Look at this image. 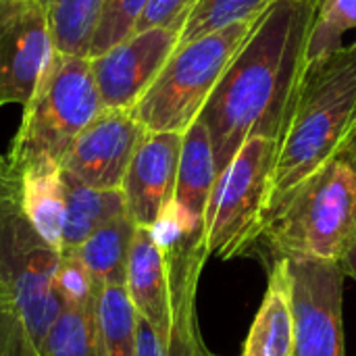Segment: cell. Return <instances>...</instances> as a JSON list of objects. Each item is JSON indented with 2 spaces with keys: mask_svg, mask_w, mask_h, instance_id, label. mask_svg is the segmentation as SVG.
<instances>
[{
  "mask_svg": "<svg viewBox=\"0 0 356 356\" xmlns=\"http://www.w3.org/2000/svg\"><path fill=\"white\" fill-rule=\"evenodd\" d=\"M104 111L88 56L56 52L25 104L21 127L6 156L23 175L31 169H60L75 138Z\"/></svg>",
  "mask_w": 356,
  "mask_h": 356,
  "instance_id": "obj_3",
  "label": "cell"
},
{
  "mask_svg": "<svg viewBox=\"0 0 356 356\" xmlns=\"http://www.w3.org/2000/svg\"><path fill=\"white\" fill-rule=\"evenodd\" d=\"M35 356H104L96 321V296L83 307H65Z\"/></svg>",
  "mask_w": 356,
  "mask_h": 356,
  "instance_id": "obj_21",
  "label": "cell"
},
{
  "mask_svg": "<svg viewBox=\"0 0 356 356\" xmlns=\"http://www.w3.org/2000/svg\"><path fill=\"white\" fill-rule=\"evenodd\" d=\"M56 54L42 0H0V106L27 104Z\"/></svg>",
  "mask_w": 356,
  "mask_h": 356,
  "instance_id": "obj_8",
  "label": "cell"
},
{
  "mask_svg": "<svg viewBox=\"0 0 356 356\" xmlns=\"http://www.w3.org/2000/svg\"><path fill=\"white\" fill-rule=\"evenodd\" d=\"M217 181L215 152L207 125L196 119L181 136L171 211L181 232L202 246L207 207Z\"/></svg>",
  "mask_w": 356,
  "mask_h": 356,
  "instance_id": "obj_13",
  "label": "cell"
},
{
  "mask_svg": "<svg viewBox=\"0 0 356 356\" xmlns=\"http://www.w3.org/2000/svg\"><path fill=\"white\" fill-rule=\"evenodd\" d=\"M60 252L44 242L23 209L21 175L0 161V284L13 294L25 319L33 350L63 313L56 290Z\"/></svg>",
  "mask_w": 356,
  "mask_h": 356,
  "instance_id": "obj_5",
  "label": "cell"
},
{
  "mask_svg": "<svg viewBox=\"0 0 356 356\" xmlns=\"http://www.w3.org/2000/svg\"><path fill=\"white\" fill-rule=\"evenodd\" d=\"M242 356H294L292 277L286 261H275L263 305L252 321Z\"/></svg>",
  "mask_w": 356,
  "mask_h": 356,
  "instance_id": "obj_15",
  "label": "cell"
},
{
  "mask_svg": "<svg viewBox=\"0 0 356 356\" xmlns=\"http://www.w3.org/2000/svg\"><path fill=\"white\" fill-rule=\"evenodd\" d=\"M321 0H275L234 56L200 121L207 125L217 175L250 138L282 140L309 65L311 27Z\"/></svg>",
  "mask_w": 356,
  "mask_h": 356,
  "instance_id": "obj_1",
  "label": "cell"
},
{
  "mask_svg": "<svg viewBox=\"0 0 356 356\" xmlns=\"http://www.w3.org/2000/svg\"><path fill=\"white\" fill-rule=\"evenodd\" d=\"M340 267H342L344 275H350L353 280H356V240L348 248V252L344 254V259L340 261Z\"/></svg>",
  "mask_w": 356,
  "mask_h": 356,
  "instance_id": "obj_30",
  "label": "cell"
},
{
  "mask_svg": "<svg viewBox=\"0 0 356 356\" xmlns=\"http://www.w3.org/2000/svg\"><path fill=\"white\" fill-rule=\"evenodd\" d=\"M171 27L136 31L111 50L90 58L104 108L131 111L179 46Z\"/></svg>",
  "mask_w": 356,
  "mask_h": 356,
  "instance_id": "obj_10",
  "label": "cell"
},
{
  "mask_svg": "<svg viewBox=\"0 0 356 356\" xmlns=\"http://www.w3.org/2000/svg\"><path fill=\"white\" fill-rule=\"evenodd\" d=\"M292 277L294 356H346L340 263L286 261Z\"/></svg>",
  "mask_w": 356,
  "mask_h": 356,
  "instance_id": "obj_9",
  "label": "cell"
},
{
  "mask_svg": "<svg viewBox=\"0 0 356 356\" xmlns=\"http://www.w3.org/2000/svg\"><path fill=\"white\" fill-rule=\"evenodd\" d=\"M277 261L340 263L356 240V177L338 156L296 186L265 227Z\"/></svg>",
  "mask_w": 356,
  "mask_h": 356,
  "instance_id": "obj_4",
  "label": "cell"
},
{
  "mask_svg": "<svg viewBox=\"0 0 356 356\" xmlns=\"http://www.w3.org/2000/svg\"><path fill=\"white\" fill-rule=\"evenodd\" d=\"M56 52L88 56L104 0H42Z\"/></svg>",
  "mask_w": 356,
  "mask_h": 356,
  "instance_id": "obj_20",
  "label": "cell"
},
{
  "mask_svg": "<svg viewBox=\"0 0 356 356\" xmlns=\"http://www.w3.org/2000/svg\"><path fill=\"white\" fill-rule=\"evenodd\" d=\"M198 0H150L144 15L140 17L136 31H146L152 27H171L181 31L192 6Z\"/></svg>",
  "mask_w": 356,
  "mask_h": 356,
  "instance_id": "obj_27",
  "label": "cell"
},
{
  "mask_svg": "<svg viewBox=\"0 0 356 356\" xmlns=\"http://www.w3.org/2000/svg\"><path fill=\"white\" fill-rule=\"evenodd\" d=\"M56 290L65 307H83L96 296V286L88 269L73 254H60V263L56 269Z\"/></svg>",
  "mask_w": 356,
  "mask_h": 356,
  "instance_id": "obj_26",
  "label": "cell"
},
{
  "mask_svg": "<svg viewBox=\"0 0 356 356\" xmlns=\"http://www.w3.org/2000/svg\"><path fill=\"white\" fill-rule=\"evenodd\" d=\"M65 194V227L60 254L77 250L98 227L127 215L121 190H94L60 171Z\"/></svg>",
  "mask_w": 356,
  "mask_h": 356,
  "instance_id": "obj_16",
  "label": "cell"
},
{
  "mask_svg": "<svg viewBox=\"0 0 356 356\" xmlns=\"http://www.w3.org/2000/svg\"><path fill=\"white\" fill-rule=\"evenodd\" d=\"M150 0H104L88 58H94L129 38Z\"/></svg>",
  "mask_w": 356,
  "mask_h": 356,
  "instance_id": "obj_24",
  "label": "cell"
},
{
  "mask_svg": "<svg viewBox=\"0 0 356 356\" xmlns=\"http://www.w3.org/2000/svg\"><path fill=\"white\" fill-rule=\"evenodd\" d=\"M136 227L138 225L129 215H121L98 227L77 250L67 254H73L83 263L96 288L125 286Z\"/></svg>",
  "mask_w": 356,
  "mask_h": 356,
  "instance_id": "obj_17",
  "label": "cell"
},
{
  "mask_svg": "<svg viewBox=\"0 0 356 356\" xmlns=\"http://www.w3.org/2000/svg\"><path fill=\"white\" fill-rule=\"evenodd\" d=\"M356 127V40L309 60L280 140L263 232L288 194L334 161Z\"/></svg>",
  "mask_w": 356,
  "mask_h": 356,
  "instance_id": "obj_2",
  "label": "cell"
},
{
  "mask_svg": "<svg viewBox=\"0 0 356 356\" xmlns=\"http://www.w3.org/2000/svg\"><path fill=\"white\" fill-rule=\"evenodd\" d=\"M2 159H4V156H2V154H0V161H2Z\"/></svg>",
  "mask_w": 356,
  "mask_h": 356,
  "instance_id": "obj_31",
  "label": "cell"
},
{
  "mask_svg": "<svg viewBox=\"0 0 356 356\" xmlns=\"http://www.w3.org/2000/svg\"><path fill=\"white\" fill-rule=\"evenodd\" d=\"M275 0H198L179 33V46L215 33L227 25L259 19Z\"/></svg>",
  "mask_w": 356,
  "mask_h": 356,
  "instance_id": "obj_22",
  "label": "cell"
},
{
  "mask_svg": "<svg viewBox=\"0 0 356 356\" xmlns=\"http://www.w3.org/2000/svg\"><path fill=\"white\" fill-rule=\"evenodd\" d=\"M125 288L138 315L154 327L163 344L169 348L173 327L171 280L165 252L154 240L150 227H136Z\"/></svg>",
  "mask_w": 356,
  "mask_h": 356,
  "instance_id": "obj_14",
  "label": "cell"
},
{
  "mask_svg": "<svg viewBox=\"0 0 356 356\" xmlns=\"http://www.w3.org/2000/svg\"><path fill=\"white\" fill-rule=\"evenodd\" d=\"M23 209L46 244L60 252L65 227V194L60 169H31L21 175Z\"/></svg>",
  "mask_w": 356,
  "mask_h": 356,
  "instance_id": "obj_18",
  "label": "cell"
},
{
  "mask_svg": "<svg viewBox=\"0 0 356 356\" xmlns=\"http://www.w3.org/2000/svg\"><path fill=\"white\" fill-rule=\"evenodd\" d=\"M280 142L250 138L217 175L202 227L207 257L229 261L263 238V215Z\"/></svg>",
  "mask_w": 356,
  "mask_h": 356,
  "instance_id": "obj_7",
  "label": "cell"
},
{
  "mask_svg": "<svg viewBox=\"0 0 356 356\" xmlns=\"http://www.w3.org/2000/svg\"><path fill=\"white\" fill-rule=\"evenodd\" d=\"M96 321L104 356H136L138 311L125 286L96 288Z\"/></svg>",
  "mask_w": 356,
  "mask_h": 356,
  "instance_id": "obj_19",
  "label": "cell"
},
{
  "mask_svg": "<svg viewBox=\"0 0 356 356\" xmlns=\"http://www.w3.org/2000/svg\"><path fill=\"white\" fill-rule=\"evenodd\" d=\"M338 159H340V161H344V163L350 167V171L355 173V177H356V127L353 129V134L348 136L346 144L342 146V150H340Z\"/></svg>",
  "mask_w": 356,
  "mask_h": 356,
  "instance_id": "obj_29",
  "label": "cell"
},
{
  "mask_svg": "<svg viewBox=\"0 0 356 356\" xmlns=\"http://www.w3.org/2000/svg\"><path fill=\"white\" fill-rule=\"evenodd\" d=\"M144 136L146 127L131 111L104 108L75 138L60 171L94 190H121Z\"/></svg>",
  "mask_w": 356,
  "mask_h": 356,
  "instance_id": "obj_11",
  "label": "cell"
},
{
  "mask_svg": "<svg viewBox=\"0 0 356 356\" xmlns=\"http://www.w3.org/2000/svg\"><path fill=\"white\" fill-rule=\"evenodd\" d=\"M136 356H171L169 348L154 332V327L140 315H138V334H136Z\"/></svg>",
  "mask_w": 356,
  "mask_h": 356,
  "instance_id": "obj_28",
  "label": "cell"
},
{
  "mask_svg": "<svg viewBox=\"0 0 356 356\" xmlns=\"http://www.w3.org/2000/svg\"><path fill=\"white\" fill-rule=\"evenodd\" d=\"M259 19L227 25L215 33L177 46L152 86L131 108L146 131L184 134L240 52Z\"/></svg>",
  "mask_w": 356,
  "mask_h": 356,
  "instance_id": "obj_6",
  "label": "cell"
},
{
  "mask_svg": "<svg viewBox=\"0 0 356 356\" xmlns=\"http://www.w3.org/2000/svg\"><path fill=\"white\" fill-rule=\"evenodd\" d=\"M181 136L177 131H146L129 163L121 192L127 215L138 227H152L173 202Z\"/></svg>",
  "mask_w": 356,
  "mask_h": 356,
  "instance_id": "obj_12",
  "label": "cell"
},
{
  "mask_svg": "<svg viewBox=\"0 0 356 356\" xmlns=\"http://www.w3.org/2000/svg\"><path fill=\"white\" fill-rule=\"evenodd\" d=\"M0 356H35L19 305L2 284H0Z\"/></svg>",
  "mask_w": 356,
  "mask_h": 356,
  "instance_id": "obj_25",
  "label": "cell"
},
{
  "mask_svg": "<svg viewBox=\"0 0 356 356\" xmlns=\"http://www.w3.org/2000/svg\"><path fill=\"white\" fill-rule=\"evenodd\" d=\"M356 29V0H321L309 40V60L342 48V35Z\"/></svg>",
  "mask_w": 356,
  "mask_h": 356,
  "instance_id": "obj_23",
  "label": "cell"
}]
</instances>
